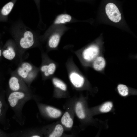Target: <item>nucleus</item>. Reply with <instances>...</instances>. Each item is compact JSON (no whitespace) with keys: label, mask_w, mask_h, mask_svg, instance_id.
<instances>
[{"label":"nucleus","mask_w":137,"mask_h":137,"mask_svg":"<svg viewBox=\"0 0 137 137\" xmlns=\"http://www.w3.org/2000/svg\"><path fill=\"white\" fill-rule=\"evenodd\" d=\"M70 117V115L67 112H65L61 119V122L62 124L64 125L65 122Z\"/></svg>","instance_id":"aec40b11"},{"label":"nucleus","mask_w":137,"mask_h":137,"mask_svg":"<svg viewBox=\"0 0 137 137\" xmlns=\"http://www.w3.org/2000/svg\"><path fill=\"white\" fill-rule=\"evenodd\" d=\"M13 2H10L5 5L0 9V22H7L8 16L14 6Z\"/></svg>","instance_id":"9d476101"},{"label":"nucleus","mask_w":137,"mask_h":137,"mask_svg":"<svg viewBox=\"0 0 137 137\" xmlns=\"http://www.w3.org/2000/svg\"><path fill=\"white\" fill-rule=\"evenodd\" d=\"M69 78L71 83L76 87H81L84 84V78L76 71H71L69 74Z\"/></svg>","instance_id":"6e6552de"},{"label":"nucleus","mask_w":137,"mask_h":137,"mask_svg":"<svg viewBox=\"0 0 137 137\" xmlns=\"http://www.w3.org/2000/svg\"><path fill=\"white\" fill-rule=\"evenodd\" d=\"M56 68V64L53 62L43 63L40 67V70L44 77H48L53 75Z\"/></svg>","instance_id":"1a4fd4ad"},{"label":"nucleus","mask_w":137,"mask_h":137,"mask_svg":"<svg viewBox=\"0 0 137 137\" xmlns=\"http://www.w3.org/2000/svg\"><path fill=\"white\" fill-rule=\"evenodd\" d=\"M106 14L109 19L112 21L117 23L121 19L120 12L116 6L113 3L107 4L105 7Z\"/></svg>","instance_id":"423d86ee"},{"label":"nucleus","mask_w":137,"mask_h":137,"mask_svg":"<svg viewBox=\"0 0 137 137\" xmlns=\"http://www.w3.org/2000/svg\"><path fill=\"white\" fill-rule=\"evenodd\" d=\"M73 123V120L70 117L65 122L64 125L67 127L71 128L72 126Z\"/></svg>","instance_id":"412c9836"},{"label":"nucleus","mask_w":137,"mask_h":137,"mask_svg":"<svg viewBox=\"0 0 137 137\" xmlns=\"http://www.w3.org/2000/svg\"><path fill=\"white\" fill-rule=\"evenodd\" d=\"M117 89L120 94L122 96H126L128 93V90L127 87L124 84H120L118 85Z\"/></svg>","instance_id":"a211bd4d"},{"label":"nucleus","mask_w":137,"mask_h":137,"mask_svg":"<svg viewBox=\"0 0 137 137\" xmlns=\"http://www.w3.org/2000/svg\"><path fill=\"white\" fill-rule=\"evenodd\" d=\"M46 111L49 116L53 118H57L60 116L61 112L60 111L50 106L46 108Z\"/></svg>","instance_id":"4468645a"},{"label":"nucleus","mask_w":137,"mask_h":137,"mask_svg":"<svg viewBox=\"0 0 137 137\" xmlns=\"http://www.w3.org/2000/svg\"><path fill=\"white\" fill-rule=\"evenodd\" d=\"M99 52L98 48L95 45L91 46L83 52L82 56L86 60L90 61L94 59L98 55Z\"/></svg>","instance_id":"0eeeda50"},{"label":"nucleus","mask_w":137,"mask_h":137,"mask_svg":"<svg viewBox=\"0 0 137 137\" xmlns=\"http://www.w3.org/2000/svg\"><path fill=\"white\" fill-rule=\"evenodd\" d=\"M60 35L58 33L52 34L49 38L48 42V47L51 48H55L58 45L60 39Z\"/></svg>","instance_id":"9b49d317"},{"label":"nucleus","mask_w":137,"mask_h":137,"mask_svg":"<svg viewBox=\"0 0 137 137\" xmlns=\"http://www.w3.org/2000/svg\"><path fill=\"white\" fill-rule=\"evenodd\" d=\"M8 85L11 91H21L32 93L30 87L16 73L15 71H11Z\"/></svg>","instance_id":"20e7f679"},{"label":"nucleus","mask_w":137,"mask_h":137,"mask_svg":"<svg viewBox=\"0 0 137 137\" xmlns=\"http://www.w3.org/2000/svg\"><path fill=\"white\" fill-rule=\"evenodd\" d=\"M113 107V104L111 102H107L105 103L101 107L100 110L103 113H106L109 112Z\"/></svg>","instance_id":"6ab92c4d"},{"label":"nucleus","mask_w":137,"mask_h":137,"mask_svg":"<svg viewBox=\"0 0 137 137\" xmlns=\"http://www.w3.org/2000/svg\"><path fill=\"white\" fill-rule=\"evenodd\" d=\"M32 93L23 91H11L8 97V101L14 113V118L19 123L23 125L25 118L22 113L24 106L32 99Z\"/></svg>","instance_id":"f03ea898"},{"label":"nucleus","mask_w":137,"mask_h":137,"mask_svg":"<svg viewBox=\"0 0 137 137\" xmlns=\"http://www.w3.org/2000/svg\"><path fill=\"white\" fill-rule=\"evenodd\" d=\"M10 32L22 56L25 52L37 45V38L35 32L21 20L13 24Z\"/></svg>","instance_id":"f257e3e1"},{"label":"nucleus","mask_w":137,"mask_h":137,"mask_svg":"<svg viewBox=\"0 0 137 137\" xmlns=\"http://www.w3.org/2000/svg\"><path fill=\"white\" fill-rule=\"evenodd\" d=\"M52 81L53 84L56 87L63 91L66 90V85L60 80L56 78H54L52 79Z\"/></svg>","instance_id":"dca6fc26"},{"label":"nucleus","mask_w":137,"mask_h":137,"mask_svg":"<svg viewBox=\"0 0 137 137\" xmlns=\"http://www.w3.org/2000/svg\"><path fill=\"white\" fill-rule=\"evenodd\" d=\"M2 55V51L0 49V57Z\"/></svg>","instance_id":"5701e85b"},{"label":"nucleus","mask_w":137,"mask_h":137,"mask_svg":"<svg viewBox=\"0 0 137 137\" xmlns=\"http://www.w3.org/2000/svg\"><path fill=\"white\" fill-rule=\"evenodd\" d=\"M14 71L29 87L36 77L38 71L37 69L32 64L22 61L20 62Z\"/></svg>","instance_id":"7ed1b4c3"},{"label":"nucleus","mask_w":137,"mask_h":137,"mask_svg":"<svg viewBox=\"0 0 137 137\" xmlns=\"http://www.w3.org/2000/svg\"><path fill=\"white\" fill-rule=\"evenodd\" d=\"M2 104L1 101H0V115H1V108L2 107Z\"/></svg>","instance_id":"4be33fe9"},{"label":"nucleus","mask_w":137,"mask_h":137,"mask_svg":"<svg viewBox=\"0 0 137 137\" xmlns=\"http://www.w3.org/2000/svg\"><path fill=\"white\" fill-rule=\"evenodd\" d=\"M71 16L67 14H61L55 19L54 23L55 25L64 24L70 22L72 20Z\"/></svg>","instance_id":"f8f14e48"},{"label":"nucleus","mask_w":137,"mask_h":137,"mask_svg":"<svg viewBox=\"0 0 137 137\" xmlns=\"http://www.w3.org/2000/svg\"><path fill=\"white\" fill-rule=\"evenodd\" d=\"M105 62L104 58L101 57H97L93 63V67L95 70L99 71L102 70L105 67Z\"/></svg>","instance_id":"ddd939ff"},{"label":"nucleus","mask_w":137,"mask_h":137,"mask_svg":"<svg viewBox=\"0 0 137 137\" xmlns=\"http://www.w3.org/2000/svg\"><path fill=\"white\" fill-rule=\"evenodd\" d=\"M75 111L77 115L79 118L83 119L85 118V115L81 103L79 102L77 103Z\"/></svg>","instance_id":"f3484780"},{"label":"nucleus","mask_w":137,"mask_h":137,"mask_svg":"<svg viewBox=\"0 0 137 137\" xmlns=\"http://www.w3.org/2000/svg\"><path fill=\"white\" fill-rule=\"evenodd\" d=\"M63 132V129L61 125H57L54 130L49 135L50 137H59L62 135Z\"/></svg>","instance_id":"2eb2a0df"},{"label":"nucleus","mask_w":137,"mask_h":137,"mask_svg":"<svg viewBox=\"0 0 137 137\" xmlns=\"http://www.w3.org/2000/svg\"><path fill=\"white\" fill-rule=\"evenodd\" d=\"M4 48L2 52V54L5 58L12 61L18 57L21 61H22V56L13 39L9 40L6 42Z\"/></svg>","instance_id":"39448f33"}]
</instances>
